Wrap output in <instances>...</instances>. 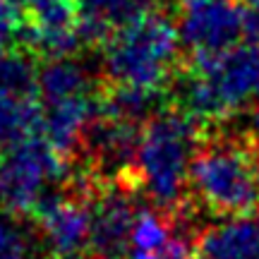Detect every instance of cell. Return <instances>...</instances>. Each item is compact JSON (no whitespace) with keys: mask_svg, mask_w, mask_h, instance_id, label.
<instances>
[{"mask_svg":"<svg viewBox=\"0 0 259 259\" xmlns=\"http://www.w3.org/2000/svg\"><path fill=\"white\" fill-rule=\"evenodd\" d=\"M180 48L173 17L158 8L144 10L101 44L106 84L166 94L180 70Z\"/></svg>","mask_w":259,"mask_h":259,"instance_id":"cell-1","label":"cell"},{"mask_svg":"<svg viewBox=\"0 0 259 259\" xmlns=\"http://www.w3.org/2000/svg\"><path fill=\"white\" fill-rule=\"evenodd\" d=\"M259 147L245 135H202L187 173V194L211 216L259 211Z\"/></svg>","mask_w":259,"mask_h":259,"instance_id":"cell-2","label":"cell"},{"mask_svg":"<svg viewBox=\"0 0 259 259\" xmlns=\"http://www.w3.org/2000/svg\"><path fill=\"white\" fill-rule=\"evenodd\" d=\"M204 127L178 108L156 111L142 127L132 190L144 192L161 211H176L187 202V173Z\"/></svg>","mask_w":259,"mask_h":259,"instance_id":"cell-3","label":"cell"},{"mask_svg":"<svg viewBox=\"0 0 259 259\" xmlns=\"http://www.w3.org/2000/svg\"><path fill=\"white\" fill-rule=\"evenodd\" d=\"M70 176V163L44 135L5 144L0 156V206L10 216H31L48 187Z\"/></svg>","mask_w":259,"mask_h":259,"instance_id":"cell-4","label":"cell"},{"mask_svg":"<svg viewBox=\"0 0 259 259\" xmlns=\"http://www.w3.org/2000/svg\"><path fill=\"white\" fill-rule=\"evenodd\" d=\"M180 46L190 56L223 53L245 36L242 0H173Z\"/></svg>","mask_w":259,"mask_h":259,"instance_id":"cell-5","label":"cell"},{"mask_svg":"<svg viewBox=\"0 0 259 259\" xmlns=\"http://www.w3.org/2000/svg\"><path fill=\"white\" fill-rule=\"evenodd\" d=\"M132 194L135 190L125 183H106L92 187V226L87 252L94 259H127L130 235L139 211L132 202Z\"/></svg>","mask_w":259,"mask_h":259,"instance_id":"cell-6","label":"cell"},{"mask_svg":"<svg viewBox=\"0 0 259 259\" xmlns=\"http://www.w3.org/2000/svg\"><path fill=\"white\" fill-rule=\"evenodd\" d=\"M89 192L84 187L79 192H48L44 194L31 211L38 233L44 235L46 245L53 254L87 250L89 226H92V209H89Z\"/></svg>","mask_w":259,"mask_h":259,"instance_id":"cell-7","label":"cell"},{"mask_svg":"<svg viewBox=\"0 0 259 259\" xmlns=\"http://www.w3.org/2000/svg\"><path fill=\"white\" fill-rule=\"evenodd\" d=\"M197 259H259V211L219 216L192 240Z\"/></svg>","mask_w":259,"mask_h":259,"instance_id":"cell-8","label":"cell"},{"mask_svg":"<svg viewBox=\"0 0 259 259\" xmlns=\"http://www.w3.org/2000/svg\"><path fill=\"white\" fill-rule=\"evenodd\" d=\"M154 8V0H79V36L84 46H101L122 22Z\"/></svg>","mask_w":259,"mask_h":259,"instance_id":"cell-9","label":"cell"},{"mask_svg":"<svg viewBox=\"0 0 259 259\" xmlns=\"http://www.w3.org/2000/svg\"><path fill=\"white\" fill-rule=\"evenodd\" d=\"M99 89L89 77L87 67L77 63L72 56L67 58H51L44 65H38L36 74V96L41 103L63 101L77 94H87Z\"/></svg>","mask_w":259,"mask_h":259,"instance_id":"cell-10","label":"cell"},{"mask_svg":"<svg viewBox=\"0 0 259 259\" xmlns=\"http://www.w3.org/2000/svg\"><path fill=\"white\" fill-rule=\"evenodd\" d=\"M44 108L38 96H0V144L41 135Z\"/></svg>","mask_w":259,"mask_h":259,"instance_id":"cell-11","label":"cell"},{"mask_svg":"<svg viewBox=\"0 0 259 259\" xmlns=\"http://www.w3.org/2000/svg\"><path fill=\"white\" fill-rule=\"evenodd\" d=\"M38 58L27 48L15 44V48L0 51V96H36Z\"/></svg>","mask_w":259,"mask_h":259,"instance_id":"cell-12","label":"cell"},{"mask_svg":"<svg viewBox=\"0 0 259 259\" xmlns=\"http://www.w3.org/2000/svg\"><path fill=\"white\" fill-rule=\"evenodd\" d=\"M173 233V221L166 211H137L135 226H132V235H130V247L142 252H161L170 240Z\"/></svg>","mask_w":259,"mask_h":259,"instance_id":"cell-13","label":"cell"},{"mask_svg":"<svg viewBox=\"0 0 259 259\" xmlns=\"http://www.w3.org/2000/svg\"><path fill=\"white\" fill-rule=\"evenodd\" d=\"M12 219L0 216V259H31V238Z\"/></svg>","mask_w":259,"mask_h":259,"instance_id":"cell-14","label":"cell"},{"mask_svg":"<svg viewBox=\"0 0 259 259\" xmlns=\"http://www.w3.org/2000/svg\"><path fill=\"white\" fill-rule=\"evenodd\" d=\"M22 22V10L12 0H0V51L17 44V29Z\"/></svg>","mask_w":259,"mask_h":259,"instance_id":"cell-15","label":"cell"},{"mask_svg":"<svg viewBox=\"0 0 259 259\" xmlns=\"http://www.w3.org/2000/svg\"><path fill=\"white\" fill-rule=\"evenodd\" d=\"M245 36L252 44H259V0L245 3Z\"/></svg>","mask_w":259,"mask_h":259,"instance_id":"cell-16","label":"cell"},{"mask_svg":"<svg viewBox=\"0 0 259 259\" xmlns=\"http://www.w3.org/2000/svg\"><path fill=\"white\" fill-rule=\"evenodd\" d=\"M242 135L250 137L259 147V101H254L252 106L245 108V132Z\"/></svg>","mask_w":259,"mask_h":259,"instance_id":"cell-17","label":"cell"},{"mask_svg":"<svg viewBox=\"0 0 259 259\" xmlns=\"http://www.w3.org/2000/svg\"><path fill=\"white\" fill-rule=\"evenodd\" d=\"M257 178H259V154H257Z\"/></svg>","mask_w":259,"mask_h":259,"instance_id":"cell-18","label":"cell"}]
</instances>
